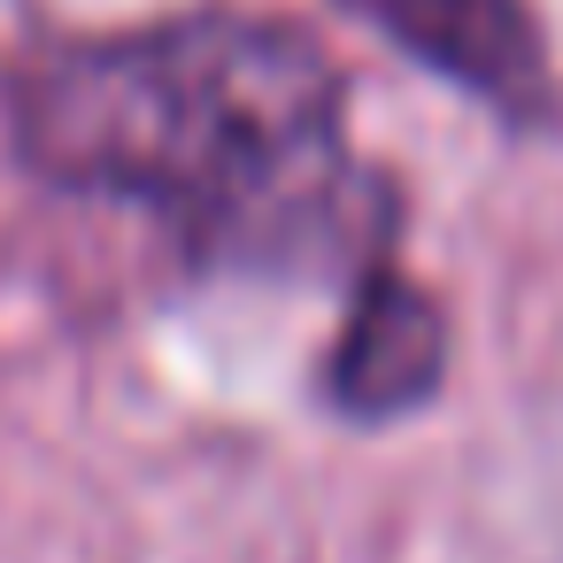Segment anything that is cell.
<instances>
[{
  "mask_svg": "<svg viewBox=\"0 0 563 563\" xmlns=\"http://www.w3.org/2000/svg\"><path fill=\"white\" fill-rule=\"evenodd\" d=\"M9 140L63 194L155 209L201 263H317L355 232L347 93L278 16H170L16 63Z\"/></svg>",
  "mask_w": 563,
  "mask_h": 563,
  "instance_id": "1",
  "label": "cell"
},
{
  "mask_svg": "<svg viewBox=\"0 0 563 563\" xmlns=\"http://www.w3.org/2000/svg\"><path fill=\"white\" fill-rule=\"evenodd\" d=\"M340 9H355L378 40H394L409 63L463 86L509 124H540L555 109L548 47L525 0H340Z\"/></svg>",
  "mask_w": 563,
  "mask_h": 563,
  "instance_id": "2",
  "label": "cell"
},
{
  "mask_svg": "<svg viewBox=\"0 0 563 563\" xmlns=\"http://www.w3.org/2000/svg\"><path fill=\"white\" fill-rule=\"evenodd\" d=\"M448 371V332H440V309L394 278V271H371L355 309H347V332H340V355H332V401L347 417H401L417 401H432Z\"/></svg>",
  "mask_w": 563,
  "mask_h": 563,
  "instance_id": "3",
  "label": "cell"
}]
</instances>
